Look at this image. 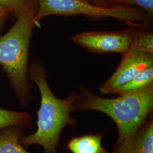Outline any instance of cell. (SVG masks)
<instances>
[{"label":"cell","mask_w":153,"mask_h":153,"mask_svg":"<svg viewBox=\"0 0 153 153\" xmlns=\"http://www.w3.org/2000/svg\"><path fill=\"white\" fill-rule=\"evenodd\" d=\"M135 27L121 31H92L78 33L72 41L83 49L99 54L116 53L123 55L131 45Z\"/></svg>","instance_id":"5"},{"label":"cell","mask_w":153,"mask_h":153,"mask_svg":"<svg viewBox=\"0 0 153 153\" xmlns=\"http://www.w3.org/2000/svg\"><path fill=\"white\" fill-rule=\"evenodd\" d=\"M153 85V65L142 70L129 82L118 88L114 94L121 95L143 90Z\"/></svg>","instance_id":"10"},{"label":"cell","mask_w":153,"mask_h":153,"mask_svg":"<svg viewBox=\"0 0 153 153\" xmlns=\"http://www.w3.org/2000/svg\"><path fill=\"white\" fill-rule=\"evenodd\" d=\"M37 0H28L25 10L5 35L0 36V65L19 104L25 107L33 99L28 76L29 48L34 28L41 27L35 19Z\"/></svg>","instance_id":"2"},{"label":"cell","mask_w":153,"mask_h":153,"mask_svg":"<svg viewBox=\"0 0 153 153\" xmlns=\"http://www.w3.org/2000/svg\"><path fill=\"white\" fill-rule=\"evenodd\" d=\"M11 11L4 6L0 5V30L4 25L6 21L10 16Z\"/></svg>","instance_id":"15"},{"label":"cell","mask_w":153,"mask_h":153,"mask_svg":"<svg viewBox=\"0 0 153 153\" xmlns=\"http://www.w3.org/2000/svg\"><path fill=\"white\" fill-rule=\"evenodd\" d=\"M109 6L116 5L137 7L145 11L152 19L153 16V0H108Z\"/></svg>","instance_id":"13"},{"label":"cell","mask_w":153,"mask_h":153,"mask_svg":"<svg viewBox=\"0 0 153 153\" xmlns=\"http://www.w3.org/2000/svg\"><path fill=\"white\" fill-rule=\"evenodd\" d=\"M111 153H153V114L123 142L115 143Z\"/></svg>","instance_id":"7"},{"label":"cell","mask_w":153,"mask_h":153,"mask_svg":"<svg viewBox=\"0 0 153 153\" xmlns=\"http://www.w3.org/2000/svg\"><path fill=\"white\" fill-rule=\"evenodd\" d=\"M28 0H0V5L4 6L11 11L16 17L23 11L27 5Z\"/></svg>","instance_id":"14"},{"label":"cell","mask_w":153,"mask_h":153,"mask_svg":"<svg viewBox=\"0 0 153 153\" xmlns=\"http://www.w3.org/2000/svg\"><path fill=\"white\" fill-rule=\"evenodd\" d=\"M77 93L73 112L93 110L107 115L117 129L116 144L136 131L153 114V85L140 91L114 98L100 97L84 85L79 86Z\"/></svg>","instance_id":"3"},{"label":"cell","mask_w":153,"mask_h":153,"mask_svg":"<svg viewBox=\"0 0 153 153\" xmlns=\"http://www.w3.org/2000/svg\"><path fill=\"white\" fill-rule=\"evenodd\" d=\"M131 46L150 53H153V31L135 28Z\"/></svg>","instance_id":"12"},{"label":"cell","mask_w":153,"mask_h":153,"mask_svg":"<svg viewBox=\"0 0 153 153\" xmlns=\"http://www.w3.org/2000/svg\"><path fill=\"white\" fill-rule=\"evenodd\" d=\"M90 1L95 5L102 7H108L109 5L108 0H90Z\"/></svg>","instance_id":"16"},{"label":"cell","mask_w":153,"mask_h":153,"mask_svg":"<svg viewBox=\"0 0 153 153\" xmlns=\"http://www.w3.org/2000/svg\"><path fill=\"white\" fill-rule=\"evenodd\" d=\"M28 76L38 86L41 100L37 111V129L33 134L22 136L20 143L25 148L37 145L43 147L44 153H59L62 129L67 125L73 128L77 126L71 114L78 93L73 92L65 98L57 97L49 88L46 68L40 61H35L30 65Z\"/></svg>","instance_id":"1"},{"label":"cell","mask_w":153,"mask_h":153,"mask_svg":"<svg viewBox=\"0 0 153 153\" xmlns=\"http://www.w3.org/2000/svg\"><path fill=\"white\" fill-rule=\"evenodd\" d=\"M25 131L18 126L0 129V153H30L20 143Z\"/></svg>","instance_id":"9"},{"label":"cell","mask_w":153,"mask_h":153,"mask_svg":"<svg viewBox=\"0 0 153 153\" xmlns=\"http://www.w3.org/2000/svg\"><path fill=\"white\" fill-rule=\"evenodd\" d=\"M122 56L116 71L100 85L99 90L102 94H114L118 88L129 82L138 73L153 65V53L131 46Z\"/></svg>","instance_id":"6"},{"label":"cell","mask_w":153,"mask_h":153,"mask_svg":"<svg viewBox=\"0 0 153 153\" xmlns=\"http://www.w3.org/2000/svg\"><path fill=\"white\" fill-rule=\"evenodd\" d=\"M32 126L33 117L30 112L0 108V129L9 126H18L25 131Z\"/></svg>","instance_id":"11"},{"label":"cell","mask_w":153,"mask_h":153,"mask_svg":"<svg viewBox=\"0 0 153 153\" xmlns=\"http://www.w3.org/2000/svg\"><path fill=\"white\" fill-rule=\"evenodd\" d=\"M103 134H87L72 137L66 144L71 153H108L102 145Z\"/></svg>","instance_id":"8"},{"label":"cell","mask_w":153,"mask_h":153,"mask_svg":"<svg viewBox=\"0 0 153 153\" xmlns=\"http://www.w3.org/2000/svg\"><path fill=\"white\" fill-rule=\"evenodd\" d=\"M38 9L35 19L40 21L51 16H85L93 18H112L126 23L145 22L152 20L142 9L134 6L116 5L102 7L93 4L90 0H37Z\"/></svg>","instance_id":"4"}]
</instances>
